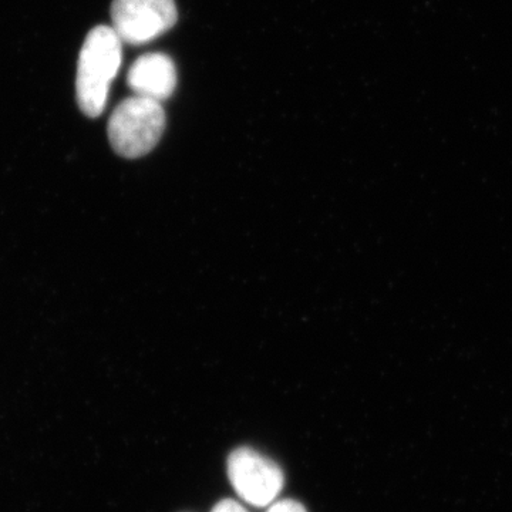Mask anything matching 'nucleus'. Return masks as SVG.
<instances>
[{
	"mask_svg": "<svg viewBox=\"0 0 512 512\" xmlns=\"http://www.w3.org/2000/svg\"><path fill=\"white\" fill-rule=\"evenodd\" d=\"M123 42L110 26H97L84 40L77 67L76 93L80 109L99 117L106 109L110 86L119 73Z\"/></svg>",
	"mask_w": 512,
	"mask_h": 512,
	"instance_id": "nucleus-1",
	"label": "nucleus"
},
{
	"mask_svg": "<svg viewBox=\"0 0 512 512\" xmlns=\"http://www.w3.org/2000/svg\"><path fill=\"white\" fill-rule=\"evenodd\" d=\"M164 128L165 113L160 101L130 97L121 101L111 114L110 143L120 156L143 157L157 146Z\"/></svg>",
	"mask_w": 512,
	"mask_h": 512,
	"instance_id": "nucleus-2",
	"label": "nucleus"
},
{
	"mask_svg": "<svg viewBox=\"0 0 512 512\" xmlns=\"http://www.w3.org/2000/svg\"><path fill=\"white\" fill-rule=\"evenodd\" d=\"M111 19L121 42L138 46L173 28L178 12L174 0H114Z\"/></svg>",
	"mask_w": 512,
	"mask_h": 512,
	"instance_id": "nucleus-3",
	"label": "nucleus"
},
{
	"mask_svg": "<svg viewBox=\"0 0 512 512\" xmlns=\"http://www.w3.org/2000/svg\"><path fill=\"white\" fill-rule=\"evenodd\" d=\"M229 481L239 497L255 507H265L278 497L284 487L281 467L255 450L237 448L228 457Z\"/></svg>",
	"mask_w": 512,
	"mask_h": 512,
	"instance_id": "nucleus-4",
	"label": "nucleus"
},
{
	"mask_svg": "<svg viewBox=\"0 0 512 512\" xmlns=\"http://www.w3.org/2000/svg\"><path fill=\"white\" fill-rule=\"evenodd\" d=\"M127 84L136 96L164 101L173 96L177 86V70L171 57L148 53L138 57L127 74Z\"/></svg>",
	"mask_w": 512,
	"mask_h": 512,
	"instance_id": "nucleus-5",
	"label": "nucleus"
},
{
	"mask_svg": "<svg viewBox=\"0 0 512 512\" xmlns=\"http://www.w3.org/2000/svg\"><path fill=\"white\" fill-rule=\"evenodd\" d=\"M268 512H308L301 503L293 500L278 501L269 508Z\"/></svg>",
	"mask_w": 512,
	"mask_h": 512,
	"instance_id": "nucleus-6",
	"label": "nucleus"
},
{
	"mask_svg": "<svg viewBox=\"0 0 512 512\" xmlns=\"http://www.w3.org/2000/svg\"><path fill=\"white\" fill-rule=\"evenodd\" d=\"M211 512H248L242 505L235 503L234 500H222L215 505Z\"/></svg>",
	"mask_w": 512,
	"mask_h": 512,
	"instance_id": "nucleus-7",
	"label": "nucleus"
}]
</instances>
